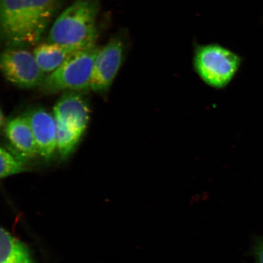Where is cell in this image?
I'll list each match as a JSON object with an SVG mask.
<instances>
[{"label": "cell", "instance_id": "4fadbf2b", "mask_svg": "<svg viewBox=\"0 0 263 263\" xmlns=\"http://www.w3.org/2000/svg\"><path fill=\"white\" fill-rule=\"evenodd\" d=\"M27 167L21 158L15 155L5 147L0 149V177L9 176L25 172Z\"/></svg>", "mask_w": 263, "mask_h": 263}, {"label": "cell", "instance_id": "6da1fadb", "mask_svg": "<svg viewBox=\"0 0 263 263\" xmlns=\"http://www.w3.org/2000/svg\"><path fill=\"white\" fill-rule=\"evenodd\" d=\"M62 0H1L0 34L6 48L37 44Z\"/></svg>", "mask_w": 263, "mask_h": 263}, {"label": "cell", "instance_id": "30bf717a", "mask_svg": "<svg viewBox=\"0 0 263 263\" xmlns=\"http://www.w3.org/2000/svg\"><path fill=\"white\" fill-rule=\"evenodd\" d=\"M81 49H82L47 41L37 45L33 54L39 67L48 75L57 70L68 58Z\"/></svg>", "mask_w": 263, "mask_h": 263}, {"label": "cell", "instance_id": "8992f818", "mask_svg": "<svg viewBox=\"0 0 263 263\" xmlns=\"http://www.w3.org/2000/svg\"><path fill=\"white\" fill-rule=\"evenodd\" d=\"M128 45L127 38L120 35L100 48L94 62L90 90L104 93L109 89L123 64Z\"/></svg>", "mask_w": 263, "mask_h": 263}, {"label": "cell", "instance_id": "8fae6325", "mask_svg": "<svg viewBox=\"0 0 263 263\" xmlns=\"http://www.w3.org/2000/svg\"><path fill=\"white\" fill-rule=\"evenodd\" d=\"M0 263H36L27 246L3 228L0 233Z\"/></svg>", "mask_w": 263, "mask_h": 263}, {"label": "cell", "instance_id": "7a4b0ae2", "mask_svg": "<svg viewBox=\"0 0 263 263\" xmlns=\"http://www.w3.org/2000/svg\"><path fill=\"white\" fill-rule=\"evenodd\" d=\"M100 11V0H76L55 20L47 41L81 49L96 44Z\"/></svg>", "mask_w": 263, "mask_h": 263}, {"label": "cell", "instance_id": "277c9868", "mask_svg": "<svg viewBox=\"0 0 263 263\" xmlns=\"http://www.w3.org/2000/svg\"><path fill=\"white\" fill-rule=\"evenodd\" d=\"M101 47L97 44L81 49L47 75L41 88L45 93L87 91L90 89L92 71Z\"/></svg>", "mask_w": 263, "mask_h": 263}, {"label": "cell", "instance_id": "9c48e42d", "mask_svg": "<svg viewBox=\"0 0 263 263\" xmlns=\"http://www.w3.org/2000/svg\"><path fill=\"white\" fill-rule=\"evenodd\" d=\"M5 132L9 142L23 157L32 158L39 155L30 125L25 115L8 121Z\"/></svg>", "mask_w": 263, "mask_h": 263}, {"label": "cell", "instance_id": "5bb4252c", "mask_svg": "<svg viewBox=\"0 0 263 263\" xmlns=\"http://www.w3.org/2000/svg\"><path fill=\"white\" fill-rule=\"evenodd\" d=\"M251 254L254 256L255 263H263V236L255 240Z\"/></svg>", "mask_w": 263, "mask_h": 263}, {"label": "cell", "instance_id": "7c38bea8", "mask_svg": "<svg viewBox=\"0 0 263 263\" xmlns=\"http://www.w3.org/2000/svg\"><path fill=\"white\" fill-rule=\"evenodd\" d=\"M57 151L61 159L66 160L73 153L82 136L57 121Z\"/></svg>", "mask_w": 263, "mask_h": 263}, {"label": "cell", "instance_id": "5b68a950", "mask_svg": "<svg viewBox=\"0 0 263 263\" xmlns=\"http://www.w3.org/2000/svg\"><path fill=\"white\" fill-rule=\"evenodd\" d=\"M0 68L6 80L24 89L41 88L47 77L34 54L25 48H6L0 58Z\"/></svg>", "mask_w": 263, "mask_h": 263}, {"label": "cell", "instance_id": "52a82bcc", "mask_svg": "<svg viewBox=\"0 0 263 263\" xmlns=\"http://www.w3.org/2000/svg\"><path fill=\"white\" fill-rule=\"evenodd\" d=\"M53 115L58 123L82 136L89 123L90 109L80 92L67 91L55 104Z\"/></svg>", "mask_w": 263, "mask_h": 263}, {"label": "cell", "instance_id": "ba28073f", "mask_svg": "<svg viewBox=\"0 0 263 263\" xmlns=\"http://www.w3.org/2000/svg\"><path fill=\"white\" fill-rule=\"evenodd\" d=\"M24 115L30 125L39 155L50 160L57 151V124L54 115L42 107L31 108Z\"/></svg>", "mask_w": 263, "mask_h": 263}, {"label": "cell", "instance_id": "3957f363", "mask_svg": "<svg viewBox=\"0 0 263 263\" xmlns=\"http://www.w3.org/2000/svg\"><path fill=\"white\" fill-rule=\"evenodd\" d=\"M241 64L239 55L221 44L193 45V70L205 84L215 89L228 86Z\"/></svg>", "mask_w": 263, "mask_h": 263}]
</instances>
